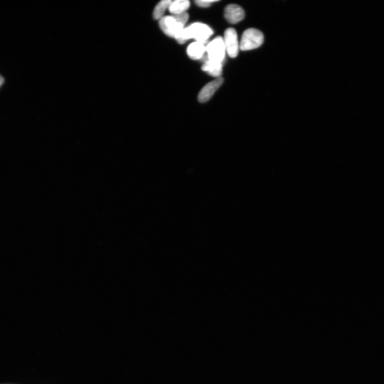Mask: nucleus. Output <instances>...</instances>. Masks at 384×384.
Listing matches in <instances>:
<instances>
[{
	"label": "nucleus",
	"mask_w": 384,
	"mask_h": 384,
	"mask_svg": "<svg viewBox=\"0 0 384 384\" xmlns=\"http://www.w3.org/2000/svg\"><path fill=\"white\" fill-rule=\"evenodd\" d=\"M213 34V31L210 27L204 24L196 23L184 29L175 39L180 44H183L191 39L205 44Z\"/></svg>",
	"instance_id": "f257e3e1"
},
{
	"label": "nucleus",
	"mask_w": 384,
	"mask_h": 384,
	"mask_svg": "<svg viewBox=\"0 0 384 384\" xmlns=\"http://www.w3.org/2000/svg\"><path fill=\"white\" fill-rule=\"evenodd\" d=\"M188 19L187 13L165 16L160 19L159 25L165 34L175 39L184 29Z\"/></svg>",
	"instance_id": "f03ea898"
},
{
	"label": "nucleus",
	"mask_w": 384,
	"mask_h": 384,
	"mask_svg": "<svg viewBox=\"0 0 384 384\" xmlns=\"http://www.w3.org/2000/svg\"><path fill=\"white\" fill-rule=\"evenodd\" d=\"M264 40L262 32L256 29H249L243 32L240 42V50L248 51L258 48Z\"/></svg>",
	"instance_id": "7ed1b4c3"
},
{
	"label": "nucleus",
	"mask_w": 384,
	"mask_h": 384,
	"mask_svg": "<svg viewBox=\"0 0 384 384\" xmlns=\"http://www.w3.org/2000/svg\"><path fill=\"white\" fill-rule=\"evenodd\" d=\"M206 52L210 60L223 63L225 60L226 49L222 37L218 36L209 42L206 46Z\"/></svg>",
	"instance_id": "20e7f679"
},
{
	"label": "nucleus",
	"mask_w": 384,
	"mask_h": 384,
	"mask_svg": "<svg viewBox=\"0 0 384 384\" xmlns=\"http://www.w3.org/2000/svg\"><path fill=\"white\" fill-rule=\"evenodd\" d=\"M224 41L226 51L229 56L231 58L237 57L240 50V43L235 29L229 28L225 31Z\"/></svg>",
	"instance_id": "39448f33"
},
{
	"label": "nucleus",
	"mask_w": 384,
	"mask_h": 384,
	"mask_svg": "<svg viewBox=\"0 0 384 384\" xmlns=\"http://www.w3.org/2000/svg\"><path fill=\"white\" fill-rule=\"evenodd\" d=\"M223 83L224 79L220 77L205 85L199 94V101L201 103L208 101Z\"/></svg>",
	"instance_id": "423d86ee"
},
{
	"label": "nucleus",
	"mask_w": 384,
	"mask_h": 384,
	"mask_svg": "<svg viewBox=\"0 0 384 384\" xmlns=\"http://www.w3.org/2000/svg\"><path fill=\"white\" fill-rule=\"evenodd\" d=\"M224 16L229 23L235 24L245 18V13L244 10L239 5L232 4L225 8Z\"/></svg>",
	"instance_id": "0eeeda50"
},
{
	"label": "nucleus",
	"mask_w": 384,
	"mask_h": 384,
	"mask_svg": "<svg viewBox=\"0 0 384 384\" xmlns=\"http://www.w3.org/2000/svg\"><path fill=\"white\" fill-rule=\"evenodd\" d=\"M202 71L211 76L220 78L223 72V63L211 61L207 59L202 67Z\"/></svg>",
	"instance_id": "6e6552de"
},
{
	"label": "nucleus",
	"mask_w": 384,
	"mask_h": 384,
	"mask_svg": "<svg viewBox=\"0 0 384 384\" xmlns=\"http://www.w3.org/2000/svg\"><path fill=\"white\" fill-rule=\"evenodd\" d=\"M206 52V46L204 43L195 42L188 46L187 52L189 57L193 60L201 59Z\"/></svg>",
	"instance_id": "1a4fd4ad"
},
{
	"label": "nucleus",
	"mask_w": 384,
	"mask_h": 384,
	"mask_svg": "<svg viewBox=\"0 0 384 384\" xmlns=\"http://www.w3.org/2000/svg\"><path fill=\"white\" fill-rule=\"evenodd\" d=\"M190 3L187 0H177L172 1L169 8L170 13L173 15H179L186 13L190 8Z\"/></svg>",
	"instance_id": "9d476101"
},
{
	"label": "nucleus",
	"mask_w": 384,
	"mask_h": 384,
	"mask_svg": "<svg viewBox=\"0 0 384 384\" xmlns=\"http://www.w3.org/2000/svg\"><path fill=\"white\" fill-rule=\"evenodd\" d=\"M172 2L171 0H164L157 4L153 12V18L160 20L163 17L166 10L169 9Z\"/></svg>",
	"instance_id": "9b49d317"
},
{
	"label": "nucleus",
	"mask_w": 384,
	"mask_h": 384,
	"mask_svg": "<svg viewBox=\"0 0 384 384\" xmlns=\"http://www.w3.org/2000/svg\"><path fill=\"white\" fill-rule=\"evenodd\" d=\"M217 2L215 0H198L196 1V3L198 6L201 8L209 7L212 3Z\"/></svg>",
	"instance_id": "f8f14e48"
},
{
	"label": "nucleus",
	"mask_w": 384,
	"mask_h": 384,
	"mask_svg": "<svg viewBox=\"0 0 384 384\" xmlns=\"http://www.w3.org/2000/svg\"><path fill=\"white\" fill-rule=\"evenodd\" d=\"M3 82H4L3 79L1 76H0V86H1L3 84Z\"/></svg>",
	"instance_id": "ddd939ff"
}]
</instances>
